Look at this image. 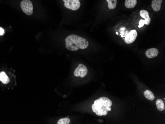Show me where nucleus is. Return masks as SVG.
I'll return each mask as SVG.
<instances>
[{
  "mask_svg": "<svg viewBox=\"0 0 165 124\" xmlns=\"http://www.w3.org/2000/svg\"><path fill=\"white\" fill-rule=\"evenodd\" d=\"M139 14H140L141 17H142V18L145 19V24L148 25L151 22V19L150 18L148 12H147L146 10L142 9L140 11Z\"/></svg>",
  "mask_w": 165,
  "mask_h": 124,
  "instance_id": "nucleus-8",
  "label": "nucleus"
},
{
  "mask_svg": "<svg viewBox=\"0 0 165 124\" xmlns=\"http://www.w3.org/2000/svg\"><path fill=\"white\" fill-rule=\"evenodd\" d=\"M138 36V32L136 30H132L127 34L125 38V42L127 44L134 42Z\"/></svg>",
  "mask_w": 165,
  "mask_h": 124,
  "instance_id": "nucleus-6",
  "label": "nucleus"
},
{
  "mask_svg": "<svg viewBox=\"0 0 165 124\" xmlns=\"http://www.w3.org/2000/svg\"><path fill=\"white\" fill-rule=\"evenodd\" d=\"M156 105L157 108L159 111H162L165 110V104H164V101L162 100L158 99L156 100Z\"/></svg>",
  "mask_w": 165,
  "mask_h": 124,
  "instance_id": "nucleus-12",
  "label": "nucleus"
},
{
  "mask_svg": "<svg viewBox=\"0 0 165 124\" xmlns=\"http://www.w3.org/2000/svg\"><path fill=\"white\" fill-rule=\"evenodd\" d=\"M108 3V7L110 9H115L117 5V0H106Z\"/></svg>",
  "mask_w": 165,
  "mask_h": 124,
  "instance_id": "nucleus-14",
  "label": "nucleus"
},
{
  "mask_svg": "<svg viewBox=\"0 0 165 124\" xmlns=\"http://www.w3.org/2000/svg\"><path fill=\"white\" fill-rule=\"evenodd\" d=\"M0 81L4 84H7L10 81L9 78L5 72H0Z\"/></svg>",
  "mask_w": 165,
  "mask_h": 124,
  "instance_id": "nucleus-10",
  "label": "nucleus"
},
{
  "mask_svg": "<svg viewBox=\"0 0 165 124\" xmlns=\"http://www.w3.org/2000/svg\"><path fill=\"white\" fill-rule=\"evenodd\" d=\"M79 1H81V0H79Z\"/></svg>",
  "mask_w": 165,
  "mask_h": 124,
  "instance_id": "nucleus-19",
  "label": "nucleus"
},
{
  "mask_svg": "<svg viewBox=\"0 0 165 124\" xmlns=\"http://www.w3.org/2000/svg\"><path fill=\"white\" fill-rule=\"evenodd\" d=\"M65 47L71 51L86 49L89 47V42L86 39L75 34L69 35L65 39Z\"/></svg>",
  "mask_w": 165,
  "mask_h": 124,
  "instance_id": "nucleus-1",
  "label": "nucleus"
},
{
  "mask_svg": "<svg viewBox=\"0 0 165 124\" xmlns=\"http://www.w3.org/2000/svg\"><path fill=\"white\" fill-rule=\"evenodd\" d=\"M5 34V30L4 29L0 27V36H3Z\"/></svg>",
  "mask_w": 165,
  "mask_h": 124,
  "instance_id": "nucleus-17",
  "label": "nucleus"
},
{
  "mask_svg": "<svg viewBox=\"0 0 165 124\" xmlns=\"http://www.w3.org/2000/svg\"><path fill=\"white\" fill-rule=\"evenodd\" d=\"M163 0H153L151 7L155 12H159L161 8V4Z\"/></svg>",
  "mask_w": 165,
  "mask_h": 124,
  "instance_id": "nucleus-9",
  "label": "nucleus"
},
{
  "mask_svg": "<svg viewBox=\"0 0 165 124\" xmlns=\"http://www.w3.org/2000/svg\"><path fill=\"white\" fill-rule=\"evenodd\" d=\"M112 102L106 97H101L94 101L92 105L93 112L99 116L106 115L108 111H111Z\"/></svg>",
  "mask_w": 165,
  "mask_h": 124,
  "instance_id": "nucleus-2",
  "label": "nucleus"
},
{
  "mask_svg": "<svg viewBox=\"0 0 165 124\" xmlns=\"http://www.w3.org/2000/svg\"><path fill=\"white\" fill-rule=\"evenodd\" d=\"M88 73V69L83 64H80L78 65L74 73L75 77H81V78L85 77Z\"/></svg>",
  "mask_w": 165,
  "mask_h": 124,
  "instance_id": "nucleus-5",
  "label": "nucleus"
},
{
  "mask_svg": "<svg viewBox=\"0 0 165 124\" xmlns=\"http://www.w3.org/2000/svg\"><path fill=\"white\" fill-rule=\"evenodd\" d=\"M64 2L65 8L72 10L79 9L81 6V3L79 0H63Z\"/></svg>",
  "mask_w": 165,
  "mask_h": 124,
  "instance_id": "nucleus-4",
  "label": "nucleus"
},
{
  "mask_svg": "<svg viewBox=\"0 0 165 124\" xmlns=\"http://www.w3.org/2000/svg\"><path fill=\"white\" fill-rule=\"evenodd\" d=\"M137 4V0H126L125 5L128 9H133L135 7Z\"/></svg>",
  "mask_w": 165,
  "mask_h": 124,
  "instance_id": "nucleus-11",
  "label": "nucleus"
},
{
  "mask_svg": "<svg viewBox=\"0 0 165 124\" xmlns=\"http://www.w3.org/2000/svg\"><path fill=\"white\" fill-rule=\"evenodd\" d=\"M70 123V120L69 118H62L58 120L57 122V124H69Z\"/></svg>",
  "mask_w": 165,
  "mask_h": 124,
  "instance_id": "nucleus-15",
  "label": "nucleus"
},
{
  "mask_svg": "<svg viewBox=\"0 0 165 124\" xmlns=\"http://www.w3.org/2000/svg\"><path fill=\"white\" fill-rule=\"evenodd\" d=\"M145 24V20H141L139 21V25H138V27L139 28H141V27H143L144 26V25Z\"/></svg>",
  "mask_w": 165,
  "mask_h": 124,
  "instance_id": "nucleus-16",
  "label": "nucleus"
},
{
  "mask_svg": "<svg viewBox=\"0 0 165 124\" xmlns=\"http://www.w3.org/2000/svg\"><path fill=\"white\" fill-rule=\"evenodd\" d=\"M159 51L156 48H151L145 52L146 56L149 58H154L158 55Z\"/></svg>",
  "mask_w": 165,
  "mask_h": 124,
  "instance_id": "nucleus-7",
  "label": "nucleus"
},
{
  "mask_svg": "<svg viewBox=\"0 0 165 124\" xmlns=\"http://www.w3.org/2000/svg\"><path fill=\"white\" fill-rule=\"evenodd\" d=\"M21 9L27 16H30L33 13V6L30 0H23L20 3Z\"/></svg>",
  "mask_w": 165,
  "mask_h": 124,
  "instance_id": "nucleus-3",
  "label": "nucleus"
},
{
  "mask_svg": "<svg viewBox=\"0 0 165 124\" xmlns=\"http://www.w3.org/2000/svg\"><path fill=\"white\" fill-rule=\"evenodd\" d=\"M116 34H117V35H118V32H116Z\"/></svg>",
  "mask_w": 165,
  "mask_h": 124,
  "instance_id": "nucleus-18",
  "label": "nucleus"
},
{
  "mask_svg": "<svg viewBox=\"0 0 165 124\" xmlns=\"http://www.w3.org/2000/svg\"><path fill=\"white\" fill-rule=\"evenodd\" d=\"M144 96L146 98L150 100H153L155 99V96L153 93L149 90H146L144 92Z\"/></svg>",
  "mask_w": 165,
  "mask_h": 124,
  "instance_id": "nucleus-13",
  "label": "nucleus"
}]
</instances>
